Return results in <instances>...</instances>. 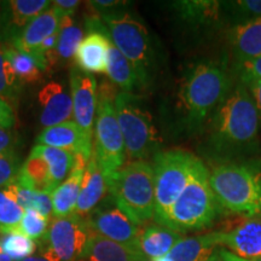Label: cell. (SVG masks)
Returning a JSON list of instances; mask_svg holds the SVG:
<instances>
[{"label":"cell","mask_w":261,"mask_h":261,"mask_svg":"<svg viewBox=\"0 0 261 261\" xmlns=\"http://www.w3.org/2000/svg\"><path fill=\"white\" fill-rule=\"evenodd\" d=\"M259 128L252 96L237 81L204 128L201 152L214 165L254 159L259 150Z\"/></svg>","instance_id":"cell-1"},{"label":"cell","mask_w":261,"mask_h":261,"mask_svg":"<svg viewBox=\"0 0 261 261\" xmlns=\"http://www.w3.org/2000/svg\"><path fill=\"white\" fill-rule=\"evenodd\" d=\"M232 87V74L225 62L203 60L189 65L175 91V130L182 136L203 132Z\"/></svg>","instance_id":"cell-2"},{"label":"cell","mask_w":261,"mask_h":261,"mask_svg":"<svg viewBox=\"0 0 261 261\" xmlns=\"http://www.w3.org/2000/svg\"><path fill=\"white\" fill-rule=\"evenodd\" d=\"M210 181L220 210L252 218L261 215V161L224 162L210 169Z\"/></svg>","instance_id":"cell-3"},{"label":"cell","mask_w":261,"mask_h":261,"mask_svg":"<svg viewBox=\"0 0 261 261\" xmlns=\"http://www.w3.org/2000/svg\"><path fill=\"white\" fill-rule=\"evenodd\" d=\"M108 35L115 47L132 65L139 89L154 81L156 54L151 35L139 17L125 9L100 16Z\"/></svg>","instance_id":"cell-4"},{"label":"cell","mask_w":261,"mask_h":261,"mask_svg":"<svg viewBox=\"0 0 261 261\" xmlns=\"http://www.w3.org/2000/svg\"><path fill=\"white\" fill-rule=\"evenodd\" d=\"M220 213L210 181V169L201 159L182 194L169 210L163 226L179 233L194 232L210 227Z\"/></svg>","instance_id":"cell-5"},{"label":"cell","mask_w":261,"mask_h":261,"mask_svg":"<svg viewBox=\"0 0 261 261\" xmlns=\"http://www.w3.org/2000/svg\"><path fill=\"white\" fill-rule=\"evenodd\" d=\"M108 182L112 200L140 227L154 219V168L148 161H130Z\"/></svg>","instance_id":"cell-6"},{"label":"cell","mask_w":261,"mask_h":261,"mask_svg":"<svg viewBox=\"0 0 261 261\" xmlns=\"http://www.w3.org/2000/svg\"><path fill=\"white\" fill-rule=\"evenodd\" d=\"M114 104L128 162L145 161L158 154L162 139L154 123V117L140 97L122 91L117 93Z\"/></svg>","instance_id":"cell-7"},{"label":"cell","mask_w":261,"mask_h":261,"mask_svg":"<svg viewBox=\"0 0 261 261\" xmlns=\"http://www.w3.org/2000/svg\"><path fill=\"white\" fill-rule=\"evenodd\" d=\"M115 85L103 81L98 90L96 126L93 130V152L107 181L126 165V150L115 112Z\"/></svg>","instance_id":"cell-8"},{"label":"cell","mask_w":261,"mask_h":261,"mask_svg":"<svg viewBox=\"0 0 261 261\" xmlns=\"http://www.w3.org/2000/svg\"><path fill=\"white\" fill-rule=\"evenodd\" d=\"M198 159L180 149L159 151L154 156L151 165L155 178V223L163 224L172 205L187 188Z\"/></svg>","instance_id":"cell-9"},{"label":"cell","mask_w":261,"mask_h":261,"mask_svg":"<svg viewBox=\"0 0 261 261\" xmlns=\"http://www.w3.org/2000/svg\"><path fill=\"white\" fill-rule=\"evenodd\" d=\"M91 236L86 220L76 214L54 218L40 241L41 255L48 261H80Z\"/></svg>","instance_id":"cell-10"},{"label":"cell","mask_w":261,"mask_h":261,"mask_svg":"<svg viewBox=\"0 0 261 261\" xmlns=\"http://www.w3.org/2000/svg\"><path fill=\"white\" fill-rule=\"evenodd\" d=\"M85 220L90 230L98 236L139 249L138 242L142 227L120 210L115 202L113 205L102 204L97 207Z\"/></svg>","instance_id":"cell-11"},{"label":"cell","mask_w":261,"mask_h":261,"mask_svg":"<svg viewBox=\"0 0 261 261\" xmlns=\"http://www.w3.org/2000/svg\"><path fill=\"white\" fill-rule=\"evenodd\" d=\"M70 94L73 99L74 122L87 139L93 142L94 119L98 107V85L92 74L77 67L70 70Z\"/></svg>","instance_id":"cell-12"},{"label":"cell","mask_w":261,"mask_h":261,"mask_svg":"<svg viewBox=\"0 0 261 261\" xmlns=\"http://www.w3.org/2000/svg\"><path fill=\"white\" fill-rule=\"evenodd\" d=\"M89 33L84 37L74 55L77 68L89 74H107L110 38L102 19L91 17L86 21Z\"/></svg>","instance_id":"cell-13"},{"label":"cell","mask_w":261,"mask_h":261,"mask_svg":"<svg viewBox=\"0 0 261 261\" xmlns=\"http://www.w3.org/2000/svg\"><path fill=\"white\" fill-rule=\"evenodd\" d=\"M171 8L179 23L192 33L213 32L225 22L221 2L180 0L172 3Z\"/></svg>","instance_id":"cell-14"},{"label":"cell","mask_w":261,"mask_h":261,"mask_svg":"<svg viewBox=\"0 0 261 261\" xmlns=\"http://www.w3.org/2000/svg\"><path fill=\"white\" fill-rule=\"evenodd\" d=\"M221 248L241 259H261V215L248 218L230 231H223Z\"/></svg>","instance_id":"cell-15"},{"label":"cell","mask_w":261,"mask_h":261,"mask_svg":"<svg viewBox=\"0 0 261 261\" xmlns=\"http://www.w3.org/2000/svg\"><path fill=\"white\" fill-rule=\"evenodd\" d=\"M37 142L39 145L65 150L74 156L80 155L87 161L92 158L93 142L86 138L74 121H67L61 125L44 128L38 136Z\"/></svg>","instance_id":"cell-16"},{"label":"cell","mask_w":261,"mask_h":261,"mask_svg":"<svg viewBox=\"0 0 261 261\" xmlns=\"http://www.w3.org/2000/svg\"><path fill=\"white\" fill-rule=\"evenodd\" d=\"M38 100L41 107L40 122L45 128L70 121L73 99L64 85L55 81L46 84L39 91Z\"/></svg>","instance_id":"cell-17"},{"label":"cell","mask_w":261,"mask_h":261,"mask_svg":"<svg viewBox=\"0 0 261 261\" xmlns=\"http://www.w3.org/2000/svg\"><path fill=\"white\" fill-rule=\"evenodd\" d=\"M223 231L182 237L166 256L151 261H207L221 248Z\"/></svg>","instance_id":"cell-18"},{"label":"cell","mask_w":261,"mask_h":261,"mask_svg":"<svg viewBox=\"0 0 261 261\" xmlns=\"http://www.w3.org/2000/svg\"><path fill=\"white\" fill-rule=\"evenodd\" d=\"M107 192H109V188H108L106 175L92 155L85 169L74 214L86 219L103 201Z\"/></svg>","instance_id":"cell-19"},{"label":"cell","mask_w":261,"mask_h":261,"mask_svg":"<svg viewBox=\"0 0 261 261\" xmlns=\"http://www.w3.org/2000/svg\"><path fill=\"white\" fill-rule=\"evenodd\" d=\"M87 163L89 161L83 156H75V163L70 174L52 191V203H54L52 218H64L74 214Z\"/></svg>","instance_id":"cell-20"},{"label":"cell","mask_w":261,"mask_h":261,"mask_svg":"<svg viewBox=\"0 0 261 261\" xmlns=\"http://www.w3.org/2000/svg\"><path fill=\"white\" fill-rule=\"evenodd\" d=\"M61 18L54 9L50 8L38 17L29 22L17 37L11 39L10 46L31 55L35 48L40 46L45 39L60 31Z\"/></svg>","instance_id":"cell-21"},{"label":"cell","mask_w":261,"mask_h":261,"mask_svg":"<svg viewBox=\"0 0 261 261\" xmlns=\"http://www.w3.org/2000/svg\"><path fill=\"white\" fill-rule=\"evenodd\" d=\"M227 44L236 62L261 56V18L233 25L226 32Z\"/></svg>","instance_id":"cell-22"},{"label":"cell","mask_w":261,"mask_h":261,"mask_svg":"<svg viewBox=\"0 0 261 261\" xmlns=\"http://www.w3.org/2000/svg\"><path fill=\"white\" fill-rule=\"evenodd\" d=\"M80 261H148L139 249L107 240L92 232Z\"/></svg>","instance_id":"cell-23"},{"label":"cell","mask_w":261,"mask_h":261,"mask_svg":"<svg viewBox=\"0 0 261 261\" xmlns=\"http://www.w3.org/2000/svg\"><path fill=\"white\" fill-rule=\"evenodd\" d=\"M180 238L182 234L172 228L158 223L149 224L142 228L138 248L148 261H151L167 255Z\"/></svg>","instance_id":"cell-24"},{"label":"cell","mask_w":261,"mask_h":261,"mask_svg":"<svg viewBox=\"0 0 261 261\" xmlns=\"http://www.w3.org/2000/svg\"><path fill=\"white\" fill-rule=\"evenodd\" d=\"M31 156H39L46 161L55 189L68 178L75 163V156L71 152L46 145H35L32 149Z\"/></svg>","instance_id":"cell-25"},{"label":"cell","mask_w":261,"mask_h":261,"mask_svg":"<svg viewBox=\"0 0 261 261\" xmlns=\"http://www.w3.org/2000/svg\"><path fill=\"white\" fill-rule=\"evenodd\" d=\"M107 75L115 86L121 89L123 92H132L138 87L137 77L132 65L126 57L115 47L110 40L109 60H108Z\"/></svg>","instance_id":"cell-26"},{"label":"cell","mask_w":261,"mask_h":261,"mask_svg":"<svg viewBox=\"0 0 261 261\" xmlns=\"http://www.w3.org/2000/svg\"><path fill=\"white\" fill-rule=\"evenodd\" d=\"M17 180L35 191L52 192L55 190L51 180L50 168L46 161L39 156L29 155L27 161L22 165Z\"/></svg>","instance_id":"cell-27"},{"label":"cell","mask_w":261,"mask_h":261,"mask_svg":"<svg viewBox=\"0 0 261 261\" xmlns=\"http://www.w3.org/2000/svg\"><path fill=\"white\" fill-rule=\"evenodd\" d=\"M84 39V32L79 25L75 24L71 16H67L61 19L60 31H58V41L55 57L58 63H68L74 58L77 46Z\"/></svg>","instance_id":"cell-28"},{"label":"cell","mask_w":261,"mask_h":261,"mask_svg":"<svg viewBox=\"0 0 261 261\" xmlns=\"http://www.w3.org/2000/svg\"><path fill=\"white\" fill-rule=\"evenodd\" d=\"M51 2L47 0H11L8 3L9 29L17 32L27 27L29 22L50 9Z\"/></svg>","instance_id":"cell-29"},{"label":"cell","mask_w":261,"mask_h":261,"mask_svg":"<svg viewBox=\"0 0 261 261\" xmlns=\"http://www.w3.org/2000/svg\"><path fill=\"white\" fill-rule=\"evenodd\" d=\"M4 48L6 57L14 68L16 76L21 85L35 84L42 79L45 71L34 57L10 45Z\"/></svg>","instance_id":"cell-30"},{"label":"cell","mask_w":261,"mask_h":261,"mask_svg":"<svg viewBox=\"0 0 261 261\" xmlns=\"http://www.w3.org/2000/svg\"><path fill=\"white\" fill-rule=\"evenodd\" d=\"M221 12L224 21L230 24V27L246 23L261 18V0L221 2Z\"/></svg>","instance_id":"cell-31"},{"label":"cell","mask_w":261,"mask_h":261,"mask_svg":"<svg viewBox=\"0 0 261 261\" xmlns=\"http://www.w3.org/2000/svg\"><path fill=\"white\" fill-rule=\"evenodd\" d=\"M0 248L14 261H22L37 250V244L16 230L0 234Z\"/></svg>","instance_id":"cell-32"},{"label":"cell","mask_w":261,"mask_h":261,"mask_svg":"<svg viewBox=\"0 0 261 261\" xmlns=\"http://www.w3.org/2000/svg\"><path fill=\"white\" fill-rule=\"evenodd\" d=\"M21 86L14 68L6 57L4 46L0 45V98L10 106L11 103H16L21 92Z\"/></svg>","instance_id":"cell-33"},{"label":"cell","mask_w":261,"mask_h":261,"mask_svg":"<svg viewBox=\"0 0 261 261\" xmlns=\"http://www.w3.org/2000/svg\"><path fill=\"white\" fill-rule=\"evenodd\" d=\"M24 211L6 188L0 189V234L17 230Z\"/></svg>","instance_id":"cell-34"},{"label":"cell","mask_w":261,"mask_h":261,"mask_svg":"<svg viewBox=\"0 0 261 261\" xmlns=\"http://www.w3.org/2000/svg\"><path fill=\"white\" fill-rule=\"evenodd\" d=\"M48 230V220L37 211H25L19 223L17 231L31 238L32 241H41L46 236Z\"/></svg>","instance_id":"cell-35"},{"label":"cell","mask_w":261,"mask_h":261,"mask_svg":"<svg viewBox=\"0 0 261 261\" xmlns=\"http://www.w3.org/2000/svg\"><path fill=\"white\" fill-rule=\"evenodd\" d=\"M233 71L238 77V83L246 87L254 81L261 80V56L236 62Z\"/></svg>","instance_id":"cell-36"},{"label":"cell","mask_w":261,"mask_h":261,"mask_svg":"<svg viewBox=\"0 0 261 261\" xmlns=\"http://www.w3.org/2000/svg\"><path fill=\"white\" fill-rule=\"evenodd\" d=\"M21 162L15 151L0 155V189L12 184L21 171Z\"/></svg>","instance_id":"cell-37"},{"label":"cell","mask_w":261,"mask_h":261,"mask_svg":"<svg viewBox=\"0 0 261 261\" xmlns=\"http://www.w3.org/2000/svg\"><path fill=\"white\" fill-rule=\"evenodd\" d=\"M33 210L40 213L42 217L48 220L54 214V203H52V192L37 191L35 194Z\"/></svg>","instance_id":"cell-38"},{"label":"cell","mask_w":261,"mask_h":261,"mask_svg":"<svg viewBox=\"0 0 261 261\" xmlns=\"http://www.w3.org/2000/svg\"><path fill=\"white\" fill-rule=\"evenodd\" d=\"M90 4L99 12L100 16L119 11L127 6L126 2H119V0H96V2H91Z\"/></svg>","instance_id":"cell-39"},{"label":"cell","mask_w":261,"mask_h":261,"mask_svg":"<svg viewBox=\"0 0 261 261\" xmlns=\"http://www.w3.org/2000/svg\"><path fill=\"white\" fill-rule=\"evenodd\" d=\"M51 8L56 11L58 17L61 19L67 16H71L75 12V10L77 9L80 2L77 0H55L51 3Z\"/></svg>","instance_id":"cell-40"},{"label":"cell","mask_w":261,"mask_h":261,"mask_svg":"<svg viewBox=\"0 0 261 261\" xmlns=\"http://www.w3.org/2000/svg\"><path fill=\"white\" fill-rule=\"evenodd\" d=\"M15 125V113L8 102L0 98V128L10 129Z\"/></svg>","instance_id":"cell-41"},{"label":"cell","mask_w":261,"mask_h":261,"mask_svg":"<svg viewBox=\"0 0 261 261\" xmlns=\"http://www.w3.org/2000/svg\"><path fill=\"white\" fill-rule=\"evenodd\" d=\"M16 137L11 129L0 128V155L15 151Z\"/></svg>","instance_id":"cell-42"},{"label":"cell","mask_w":261,"mask_h":261,"mask_svg":"<svg viewBox=\"0 0 261 261\" xmlns=\"http://www.w3.org/2000/svg\"><path fill=\"white\" fill-rule=\"evenodd\" d=\"M247 90L249 91L250 96H252L254 106L256 108L257 116H259V121L261 123V80L254 81V83L248 85Z\"/></svg>","instance_id":"cell-43"},{"label":"cell","mask_w":261,"mask_h":261,"mask_svg":"<svg viewBox=\"0 0 261 261\" xmlns=\"http://www.w3.org/2000/svg\"><path fill=\"white\" fill-rule=\"evenodd\" d=\"M219 252H220V255L223 256L226 261H261V259H256V260L241 259V257H238L236 255H233V254H231L230 252H227V250L224 249V248H220Z\"/></svg>","instance_id":"cell-44"},{"label":"cell","mask_w":261,"mask_h":261,"mask_svg":"<svg viewBox=\"0 0 261 261\" xmlns=\"http://www.w3.org/2000/svg\"><path fill=\"white\" fill-rule=\"evenodd\" d=\"M22 261H48V260L45 259L42 255H35V256H29V257H27V259H24Z\"/></svg>","instance_id":"cell-45"},{"label":"cell","mask_w":261,"mask_h":261,"mask_svg":"<svg viewBox=\"0 0 261 261\" xmlns=\"http://www.w3.org/2000/svg\"><path fill=\"white\" fill-rule=\"evenodd\" d=\"M207 261H226V260H225V259H224V257L220 255V252H219V250H218V252H217V253H215V254H214V255H213V256H212L210 260H207Z\"/></svg>","instance_id":"cell-46"},{"label":"cell","mask_w":261,"mask_h":261,"mask_svg":"<svg viewBox=\"0 0 261 261\" xmlns=\"http://www.w3.org/2000/svg\"><path fill=\"white\" fill-rule=\"evenodd\" d=\"M0 261H14L11 259V257H9L6 254L3 252V249L0 248Z\"/></svg>","instance_id":"cell-47"}]
</instances>
